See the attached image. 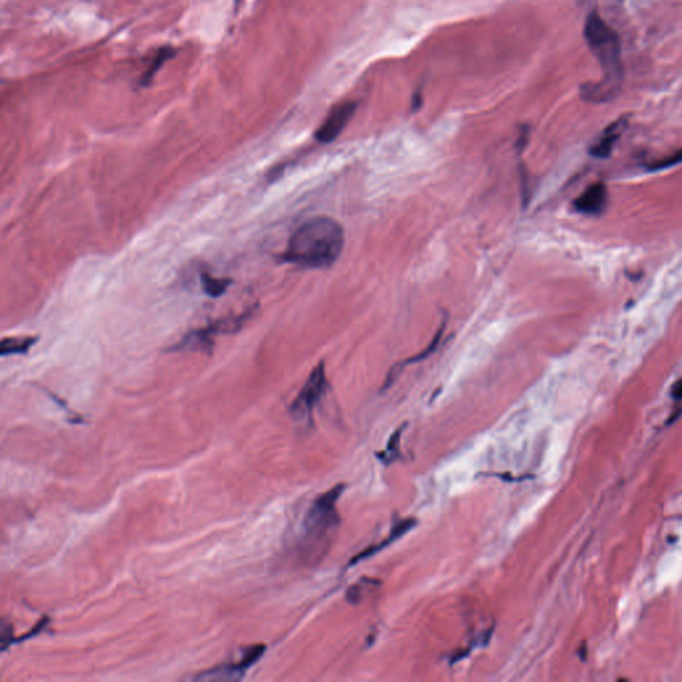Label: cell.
Wrapping results in <instances>:
<instances>
[{
  "label": "cell",
  "mask_w": 682,
  "mask_h": 682,
  "mask_svg": "<svg viewBox=\"0 0 682 682\" xmlns=\"http://www.w3.org/2000/svg\"><path fill=\"white\" fill-rule=\"evenodd\" d=\"M382 582L376 579L371 577H362L358 582L349 586V589L345 593V600L351 605H359L362 603L369 595H372Z\"/></svg>",
  "instance_id": "7c38bea8"
},
{
  "label": "cell",
  "mask_w": 682,
  "mask_h": 682,
  "mask_svg": "<svg viewBox=\"0 0 682 682\" xmlns=\"http://www.w3.org/2000/svg\"><path fill=\"white\" fill-rule=\"evenodd\" d=\"M608 203V189L603 183H595L588 187L575 200V209L583 215H600Z\"/></svg>",
  "instance_id": "ba28073f"
},
{
  "label": "cell",
  "mask_w": 682,
  "mask_h": 682,
  "mask_svg": "<svg viewBox=\"0 0 682 682\" xmlns=\"http://www.w3.org/2000/svg\"><path fill=\"white\" fill-rule=\"evenodd\" d=\"M201 285L205 295L211 298H220L232 285V280L227 278H216L209 275L208 272H204L201 275Z\"/></svg>",
  "instance_id": "5bb4252c"
},
{
  "label": "cell",
  "mask_w": 682,
  "mask_h": 682,
  "mask_svg": "<svg viewBox=\"0 0 682 682\" xmlns=\"http://www.w3.org/2000/svg\"><path fill=\"white\" fill-rule=\"evenodd\" d=\"M670 396L673 400L679 404H682V378L673 384L670 389Z\"/></svg>",
  "instance_id": "ac0fdd59"
},
{
  "label": "cell",
  "mask_w": 682,
  "mask_h": 682,
  "mask_svg": "<svg viewBox=\"0 0 682 682\" xmlns=\"http://www.w3.org/2000/svg\"><path fill=\"white\" fill-rule=\"evenodd\" d=\"M178 54V50L172 45H161L159 47L151 56H149V61L145 65V70L141 75V81H139V84L141 87H148L151 85V83L155 79V76L158 75V72L161 71L163 68V65L171 59H174Z\"/></svg>",
  "instance_id": "8fae6325"
},
{
  "label": "cell",
  "mask_w": 682,
  "mask_h": 682,
  "mask_svg": "<svg viewBox=\"0 0 682 682\" xmlns=\"http://www.w3.org/2000/svg\"><path fill=\"white\" fill-rule=\"evenodd\" d=\"M239 1H240V0H236V3H239Z\"/></svg>",
  "instance_id": "d6986e66"
},
{
  "label": "cell",
  "mask_w": 682,
  "mask_h": 682,
  "mask_svg": "<svg viewBox=\"0 0 682 682\" xmlns=\"http://www.w3.org/2000/svg\"><path fill=\"white\" fill-rule=\"evenodd\" d=\"M583 37L589 50L600 63L603 76L601 81L582 84L581 99L595 104L613 101L621 92L623 81L619 35L603 21L599 12L593 11L585 21Z\"/></svg>",
  "instance_id": "6da1fadb"
},
{
  "label": "cell",
  "mask_w": 682,
  "mask_h": 682,
  "mask_svg": "<svg viewBox=\"0 0 682 682\" xmlns=\"http://www.w3.org/2000/svg\"><path fill=\"white\" fill-rule=\"evenodd\" d=\"M327 375H325V368L324 364L320 362L316 365L311 375L308 376L304 386L301 388L299 395L296 399L291 404L289 412L292 417L298 422H305L312 417V412L315 406L319 404L322 396L327 392Z\"/></svg>",
  "instance_id": "5b68a950"
},
{
  "label": "cell",
  "mask_w": 682,
  "mask_h": 682,
  "mask_svg": "<svg viewBox=\"0 0 682 682\" xmlns=\"http://www.w3.org/2000/svg\"><path fill=\"white\" fill-rule=\"evenodd\" d=\"M626 125H628L626 119H619L613 121L610 125H608L603 130L599 141L590 147V155L599 159H605L610 156L616 143L621 138L622 132L626 130Z\"/></svg>",
  "instance_id": "30bf717a"
},
{
  "label": "cell",
  "mask_w": 682,
  "mask_h": 682,
  "mask_svg": "<svg viewBox=\"0 0 682 682\" xmlns=\"http://www.w3.org/2000/svg\"><path fill=\"white\" fill-rule=\"evenodd\" d=\"M345 490L344 484H338L329 490L320 495L309 510L307 512L302 522V553L307 557L318 559L327 552V546L339 528L340 517L338 512V502Z\"/></svg>",
  "instance_id": "3957f363"
},
{
  "label": "cell",
  "mask_w": 682,
  "mask_h": 682,
  "mask_svg": "<svg viewBox=\"0 0 682 682\" xmlns=\"http://www.w3.org/2000/svg\"><path fill=\"white\" fill-rule=\"evenodd\" d=\"M444 331H445V321L442 322V327H440V329H439V332L435 335V339H433V341H431V344H429V345H428V347H426L422 352H420V353H419V355H416V356H413V358H411V359H408V360H405V362H402V364H399V365L393 366L388 375H391V373L396 372L400 366L404 368V366H406V365H409V364H415V362H422L424 359H426L429 355H432V353L437 349V345L440 344L442 335H444Z\"/></svg>",
  "instance_id": "9a60e30c"
},
{
  "label": "cell",
  "mask_w": 682,
  "mask_h": 682,
  "mask_svg": "<svg viewBox=\"0 0 682 682\" xmlns=\"http://www.w3.org/2000/svg\"><path fill=\"white\" fill-rule=\"evenodd\" d=\"M344 244L345 234L339 221L312 218L293 232L281 259L307 268H325L340 258Z\"/></svg>",
  "instance_id": "7a4b0ae2"
},
{
  "label": "cell",
  "mask_w": 682,
  "mask_h": 682,
  "mask_svg": "<svg viewBox=\"0 0 682 682\" xmlns=\"http://www.w3.org/2000/svg\"><path fill=\"white\" fill-rule=\"evenodd\" d=\"M255 308L248 309L247 312H242L236 316H229V318H223L219 320L212 321L204 328H198L191 332H188L179 342H176L169 351L178 352V351H208L211 352L215 339L219 335H231L236 333L244 327V324L248 319L254 315Z\"/></svg>",
  "instance_id": "277c9868"
},
{
  "label": "cell",
  "mask_w": 682,
  "mask_h": 682,
  "mask_svg": "<svg viewBox=\"0 0 682 682\" xmlns=\"http://www.w3.org/2000/svg\"><path fill=\"white\" fill-rule=\"evenodd\" d=\"M402 429L404 428H400L397 429L391 437H389V442H388V445H386V449L385 452H382L379 453L378 456L380 457V460L382 462H385L386 465L392 464V462L396 460V457H399V448H400V442H402Z\"/></svg>",
  "instance_id": "2e32d148"
},
{
  "label": "cell",
  "mask_w": 682,
  "mask_h": 682,
  "mask_svg": "<svg viewBox=\"0 0 682 682\" xmlns=\"http://www.w3.org/2000/svg\"><path fill=\"white\" fill-rule=\"evenodd\" d=\"M417 525V520L416 519H404V520H400V521L395 522V525L392 526L391 529V533L388 535V537L385 540H382L380 544L378 545H373V546H369L366 548L365 550L360 552L359 555H356L351 562H349V566H353L356 565L358 562L362 561V560H366L372 556H375L376 553L382 552V549H385L386 546L392 545L393 542L400 540L402 536H405L409 530H412L415 526Z\"/></svg>",
  "instance_id": "9c48e42d"
},
{
  "label": "cell",
  "mask_w": 682,
  "mask_h": 682,
  "mask_svg": "<svg viewBox=\"0 0 682 682\" xmlns=\"http://www.w3.org/2000/svg\"><path fill=\"white\" fill-rule=\"evenodd\" d=\"M38 341L37 336H19V338H4L0 345V355H25Z\"/></svg>",
  "instance_id": "4fadbf2b"
},
{
  "label": "cell",
  "mask_w": 682,
  "mask_h": 682,
  "mask_svg": "<svg viewBox=\"0 0 682 682\" xmlns=\"http://www.w3.org/2000/svg\"><path fill=\"white\" fill-rule=\"evenodd\" d=\"M358 108V104L355 101H342L340 104L335 105L327 118L321 123L320 127L315 132V138L319 143H332L335 139L339 138L347 124L352 119Z\"/></svg>",
  "instance_id": "52a82bcc"
},
{
  "label": "cell",
  "mask_w": 682,
  "mask_h": 682,
  "mask_svg": "<svg viewBox=\"0 0 682 682\" xmlns=\"http://www.w3.org/2000/svg\"><path fill=\"white\" fill-rule=\"evenodd\" d=\"M265 649L267 648L262 643L248 646L242 650L239 661L223 663V665L212 668L209 670L201 672L198 676L194 677V680H198V681H238V680H241L245 676L247 670L249 668H252L264 656Z\"/></svg>",
  "instance_id": "8992f818"
},
{
  "label": "cell",
  "mask_w": 682,
  "mask_h": 682,
  "mask_svg": "<svg viewBox=\"0 0 682 682\" xmlns=\"http://www.w3.org/2000/svg\"><path fill=\"white\" fill-rule=\"evenodd\" d=\"M682 163V149L672 154V155H668L665 158H661V159H657V161H650L646 164V169L648 171H663L666 168H670V167H674L677 164Z\"/></svg>",
  "instance_id": "e0dca14e"
}]
</instances>
